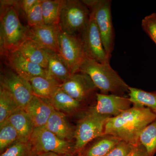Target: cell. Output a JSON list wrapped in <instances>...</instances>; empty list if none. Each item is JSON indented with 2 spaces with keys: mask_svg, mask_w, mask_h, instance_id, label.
I'll return each instance as SVG.
<instances>
[{
  "mask_svg": "<svg viewBox=\"0 0 156 156\" xmlns=\"http://www.w3.org/2000/svg\"><path fill=\"white\" fill-rule=\"evenodd\" d=\"M128 95L133 105L147 108L156 115V91L147 92L130 87Z\"/></svg>",
  "mask_w": 156,
  "mask_h": 156,
  "instance_id": "cell-23",
  "label": "cell"
},
{
  "mask_svg": "<svg viewBox=\"0 0 156 156\" xmlns=\"http://www.w3.org/2000/svg\"><path fill=\"white\" fill-rule=\"evenodd\" d=\"M132 105L129 97L97 93L96 104L90 107L97 113L111 118L119 115Z\"/></svg>",
  "mask_w": 156,
  "mask_h": 156,
  "instance_id": "cell-12",
  "label": "cell"
},
{
  "mask_svg": "<svg viewBox=\"0 0 156 156\" xmlns=\"http://www.w3.org/2000/svg\"><path fill=\"white\" fill-rule=\"evenodd\" d=\"M139 141L145 148L149 156H154L156 154V119L143 130Z\"/></svg>",
  "mask_w": 156,
  "mask_h": 156,
  "instance_id": "cell-26",
  "label": "cell"
},
{
  "mask_svg": "<svg viewBox=\"0 0 156 156\" xmlns=\"http://www.w3.org/2000/svg\"><path fill=\"white\" fill-rule=\"evenodd\" d=\"M54 109L49 100L34 95L24 110L36 128L45 126Z\"/></svg>",
  "mask_w": 156,
  "mask_h": 156,
  "instance_id": "cell-15",
  "label": "cell"
},
{
  "mask_svg": "<svg viewBox=\"0 0 156 156\" xmlns=\"http://www.w3.org/2000/svg\"><path fill=\"white\" fill-rule=\"evenodd\" d=\"M5 55L12 70L29 82L37 76L53 79L49 76L48 69L31 62L18 50L9 52Z\"/></svg>",
  "mask_w": 156,
  "mask_h": 156,
  "instance_id": "cell-13",
  "label": "cell"
},
{
  "mask_svg": "<svg viewBox=\"0 0 156 156\" xmlns=\"http://www.w3.org/2000/svg\"><path fill=\"white\" fill-rule=\"evenodd\" d=\"M60 89L71 97L85 105L91 99L96 101L98 89L87 74H73L60 85Z\"/></svg>",
  "mask_w": 156,
  "mask_h": 156,
  "instance_id": "cell-10",
  "label": "cell"
},
{
  "mask_svg": "<svg viewBox=\"0 0 156 156\" xmlns=\"http://www.w3.org/2000/svg\"><path fill=\"white\" fill-rule=\"evenodd\" d=\"M109 118L97 113L90 107L81 115L75 132L76 154L80 153L89 143L104 134L105 123Z\"/></svg>",
  "mask_w": 156,
  "mask_h": 156,
  "instance_id": "cell-5",
  "label": "cell"
},
{
  "mask_svg": "<svg viewBox=\"0 0 156 156\" xmlns=\"http://www.w3.org/2000/svg\"><path fill=\"white\" fill-rule=\"evenodd\" d=\"M86 56L101 63L110 62L93 14L90 11L89 22L81 35Z\"/></svg>",
  "mask_w": 156,
  "mask_h": 156,
  "instance_id": "cell-11",
  "label": "cell"
},
{
  "mask_svg": "<svg viewBox=\"0 0 156 156\" xmlns=\"http://www.w3.org/2000/svg\"><path fill=\"white\" fill-rule=\"evenodd\" d=\"M45 50L48 56L49 76L61 84L70 76L71 73L58 53L50 50Z\"/></svg>",
  "mask_w": 156,
  "mask_h": 156,
  "instance_id": "cell-22",
  "label": "cell"
},
{
  "mask_svg": "<svg viewBox=\"0 0 156 156\" xmlns=\"http://www.w3.org/2000/svg\"><path fill=\"white\" fill-rule=\"evenodd\" d=\"M155 119L156 115L150 109L133 105L119 115L108 119L104 134L113 135L133 145H137L142 131Z\"/></svg>",
  "mask_w": 156,
  "mask_h": 156,
  "instance_id": "cell-1",
  "label": "cell"
},
{
  "mask_svg": "<svg viewBox=\"0 0 156 156\" xmlns=\"http://www.w3.org/2000/svg\"><path fill=\"white\" fill-rule=\"evenodd\" d=\"M56 110L68 114L83 113L87 108H84V104L76 100L61 89H58L51 99L49 100Z\"/></svg>",
  "mask_w": 156,
  "mask_h": 156,
  "instance_id": "cell-18",
  "label": "cell"
},
{
  "mask_svg": "<svg viewBox=\"0 0 156 156\" xmlns=\"http://www.w3.org/2000/svg\"><path fill=\"white\" fill-rule=\"evenodd\" d=\"M1 86L9 92L20 108L24 109L34 94L30 83L14 71L7 70L1 75Z\"/></svg>",
  "mask_w": 156,
  "mask_h": 156,
  "instance_id": "cell-9",
  "label": "cell"
},
{
  "mask_svg": "<svg viewBox=\"0 0 156 156\" xmlns=\"http://www.w3.org/2000/svg\"><path fill=\"white\" fill-rule=\"evenodd\" d=\"M58 54L72 74L79 72L86 56L80 36L69 34L60 31Z\"/></svg>",
  "mask_w": 156,
  "mask_h": 156,
  "instance_id": "cell-8",
  "label": "cell"
},
{
  "mask_svg": "<svg viewBox=\"0 0 156 156\" xmlns=\"http://www.w3.org/2000/svg\"><path fill=\"white\" fill-rule=\"evenodd\" d=\"M17 50L31 62L48 69V61L46 50L32 40L27 39Z\"/></svg>",
  "mask_w": 156,
  "mask_h": 156,
  "instance_id": "cell-20",
  "label": "cell"
},
{
  "mask_svg": "<svg viewBox=\"0 0 156 156\" xmlns=\"http://www.w3.org/2000/svg\"><path fill=\"white\" fill-rule=\"evenodd\" d=\"M62 0H42L41 9L44 24L58 25Z\"/></svg>",
  "mask_w": 156,
  "mask_h": 156,
  "instance_id": "cell-25",
  "label": "cell"
},
{
  "mask_svg": "<svg viewBox=\"0 0 156 156\" xmlns=\"http://www.w3.org/2000/svg\"><path fill=\"white\" fill-rule=\"evenodd\" d=\"M93 140L91 145L79 154L81 156H106L121 140L113 135L104 134Z\"/></svg>",
  "mask_w": 156,
  "mask_h": 156,
  "instance_id": "cell-19",
  "label": "cell"
},
{
  "mask_svg": "<svg viewBox=\"0 0 156 156\" xmlns=\"http://www.w3.org/2000/svg\"><path fill=\"white\" fill-rule=\"evenodd\" d=\"M15 1H2L1 6L0 47L1 53L5 54L17 50L28 39L29 26L23 25L14 3Z\"/></svg>",
  "mask_w": 156,
  "mask_h": 156,
  "instance_id": "cell-3",
  "label": "cell"
},
{
  "mask_svg": "<svg viewBox=\"0 0 156 156\" xmlns=\"http://www.w3.org/2000/svg\"><path fill=\"white\" fill-rule=\"evenodd\" d=\"M39 1L40 0H23L19 1V2L20 6L22 8L26 15Z\"/></svg>",
  "mask_w": 156,
  "mask_h": 156,
  "instance_id": "cell-32",
  "label": "cell"
},
{
  "mask_svg": "<svg viewBox=\"0 0 156 156\" xmlns=\"http://www.w3.org/2000/svg\"><path fill=\"white\" fill-rule=\"evenodd\" d=\"M83 2L93 14L104 48L110 59L114 48L115 33L112 21L110 0H84Z\"/></svg>",
  "mask_w": 156,
  "mask_h": 156,
  "instance_id": "cell-6",
  "label": "cell"
},
{
  "mask_svg": "<svg viewBox=\"0 0 156 156\" xmlns=\"http://www.w3.org/2000/svg\"><path fill=\"white\" fill-rule=\"evenodd\" d=\"M20 108L12 95L0 87V126Z\"/></svg>",
  "mask_w": 156,
  "mask_h": 156,
  "instance_id": "cell-24",
  "label": "cell"
},
{
  "mask_svg": "<svg viewBox=\"0 0 156 156\" xmlns=\"http://www.w3.org/2000/svg\"><path fill=\"white\" fill-rule=\"evenodd\" d=\"M29 142L37 154L52 152L61 154H75L74 144L60 139L45 126L34 129Z\"/></svg>",
  "mask_w": 156,
  "mask_h": 156,
  "instance_id": "cell-7",
  "label": "cell"
},
{
  "mask_svg": "<svg viewBox=\"0 0 156 156\" xmlns=\"http://www.w3.org/2000/svg\"><path fill=\"white\" fill-rule=\"evenodd\" d=\"M20 141L19 134L11 124L6 122L0 126V151L2 153L14 143Z\"/></svg>",
  "mask_w": 156,
  "mask_h": 156,
  "instance_id": "cell-27",
  "label": "cell"
},
{
  "mask_svg": "<svg viewBox=\"0 0 156 156\" xmlns=\"http://www.w3.org/2000/svg\"><path fill=\"white\" fill-rule=\"evenodd\" d=\"M77 156H81L80 154H78Z\"/></svg>",
  "mask_w": 156,
  "mask_h": 156,
  "instance_id": "cell-34",
  "label": "cell"
},
{
  "mask_svg": "<svg viewBox=\"0 0 156 156\" xmlns=\"http://www.w3.org/2000/svg\"><path fill=\"white\" fill-rule=\"evenodd\" d=\"M29 142L17 141L2 153L0 156H37Z\"/></svg>",
  "mask_w": 156,
  "mask_h": 156,
  "instance_id": "cell-28",
  "label": "cell"
},
{
  "mask_svg": "<svg viewBox=\"0 0 156 156\" xmlns=\"http://www.w3.org/2000/svg\"><path fill=\"white\" fill-rule=\"evenodd\" d=\"M141 27L156 45V13L146 16L141 21Z\"/></svg>",
  "mask_w": 156,
  "mask_h": 156,
  "instance_id": "cell-30",
  "label": "cell"
},
{
  "mask_svg": "<svg viewBox=\"0 0 156 156\" xmlns=\"http://www.w3.org/2000/svg\"><path fill=\"white\" fill-rule=\"evenodd\" d=\"M34 95L43 99L50 100L58 89L61 84L55 79L34 77L29 81Z\"/></svg>",
  "mask_w": 156,
  "mask_h": 156,
  "instance_id": "cell-21",
  "label": "cell"
},
{
  "mask_svg": "<svg viewBox=\"0 0 156 156\" xmlns=\"http://www.w3.org/2000/svg\"><path fill=\"white\" fill-rule=\"evenodd\" d=\"M90 16V10L83 1L62 0L58 26L63 32L80 36Z\"/></svg>",
  "mask_w": 156,
  "mask_h": 156,
  "instance_id": "cell-4",
  "label": "cell"
},
{
  "mask_svg": "<svg viewBox=\"0 0 156 156\" xmlns=\"http://www.w3.org/2000/svg\"><path fill=\"white\" fill-rule=\"evenodd\" d=\"M75 154H61L55 153L47 152L39 154L37 156H75Z\"/></svg>",
  "mask_w": 156,
  "mask_h": 156,
  "instance_id": "cell-33",
  "label": "cell"
},
{
  "mask_svg": "<svg viewBox=\"0 0 156 156\" xmlns=\"http://www.w3.org/2000/svg\"><path fill=\"white\" fill-rule=\"evenodd\" d=\"M29 27L28 39L45 50L59 53V37L61 30L58 25L43 24Z\"/></svg>",
  "mask_w": 156,
  "mask_h": 156,
  "instance_id": "cell-14",
  "label": "cell"
},
{
  "mask_svg": "<svg viewBox=\"0 0 156 156\" xmlns=\"http://www.w3.org/2000/svg\"><path fill=\"white\" fill-rule=\"evenodd\" d=\"M45 126L60 139L71 142L75 138V128L68 122L63 113L55 109Z\"/></svg>",
  "mask_w": 156,
  "mask_h": 156,
  "instance_id": "cell-16",
  "label": "cell"
},
{
  "mask_svg": "<svg viewBox=\"0 0 156 156\" xmlns=\"http://www.w3.org/2000/svg\"><path fill=\"white\" fill-rule=\"evenodd\" d=\"M136 145L121 140L106 156H128Z\"/></svg>",
  "mask_w": 156,
  "mask_h": 156,
  "instance_id": "cell-31",
  "label": "cell"
},
{
  "mask_svg": "<svg viewBox=\"0 0 156 156\" xmlns=\"http://www.w3.org/2000/svg\"><path fill=\"white\" fill-rule=\"evenodd\" d=\"M7 122L17 131L20 141L29 142L35 127L31 119L24 109L20 108L11 115Z\"/></svg>",
  "mask_w": 156,
  "mask_h": 156,
  "instance_id": "cell-17",
  "label": "cell"
},
{
  "mask_svg": "<svg viewBox=\"0 0 156 156\" xmlns=\"http://www.w3.org/2000/svg\"><path fill=\"white\" fill-rule=\"evenodd\" d=\"M79 72L88 75L101 94L126 96L129 93L130 87L112 67L110 62L100 63L86 56Z\"/></svg>",
  "mask_w": 156,
  "mask_h": 156,
  "instance_id": "cell-2",
  "label": "cell"
},
{
  "mask_svg": "<svg viewBox=\"0 0 156 156\" xmlns=\"http://www.w3.org/2000/svg\"><path fill=\"white\" fill-rule=\"evenodd\" d=\"M41 1L42 0H40L26 14L29 27L44 24L42 14Z\"/></svg>",
  "mask_w": 156,
  "mask_h": 156,
  "instance_id": "cell-29",
  "label": "cell"
}]
</instances>
